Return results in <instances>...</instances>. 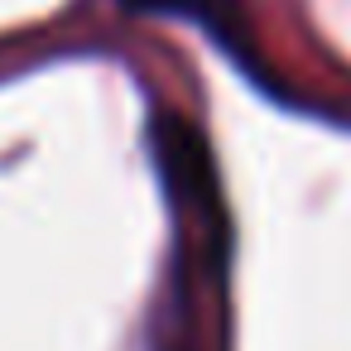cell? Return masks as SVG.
Returning <instances> with one entry per match:
<instances>
[{"instance_id": "6da1fadb", "label": "cell", "mask_w": 351, "mask_h": 351, "mask_svg": "<svg viewBox=\"0 0 351 351\" xmlns=\"http://www.w3.org/2000/svg\"><path fill=\"white\" fill-rule=\"evenodd\" d=\"M149 149H154L164 188L178 202H202V207L217 202V178H212L207 145L178 111H154L149 116Z\"/></svg>"}, {"instance_id": "7a4b0ae2", "label": "cell", "mask_w": 351, "mask_h": 351, "mask_svg": "<svg viewBox=\"0 0 351 351\" xmlns=\"http://www.w3.org/2000/svg\"><path fill=\"white\" fill-rule=\"evenodd\" d=\"M121 5L140 15H193L197 25H212V29H217V10H231L226 0H121Z\"/></svg>"}]
</instances>
